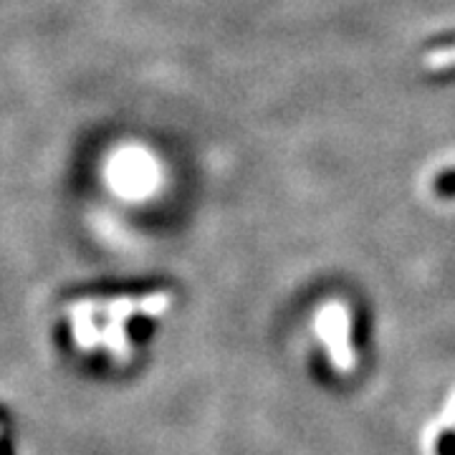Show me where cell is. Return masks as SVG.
Instances as JSON below:
<instances>
[{
	"instance_id": "1",
	"label": "cell",
	"mask_w": 455,
	"mask_h": 455,
	"mask_svg": "<svg viewBox=\"0 0 455 455\" xmlns=\"http://www.w3.org/2000/svg\"><path fill=\"white\" fill-rule=\"evenodd\" d=\"M107 178H109V185L119 196L140 197L152 190L155 167L145 155H140L134 149H124L112 160L109 170H107Z\"/></svg>"
},
{
	"instance_id": "2",
	"label": "cell",
	"mask_w": 455,
	"mask_h": 455,
	"mask_svg": "<svg viewBox=\"0 0 455 455\" xmlns=\"http://www.w3.org/2000/svg\"><path fill=\"white\" fill-rule=\"evenodd\" d=\"M334 324H326L329 329V352H331V359H334V364L339 367V370H352V349H349V344H347V316H344V311L334 309Z\"/></svg>"
},
{
	"instance_id": "3",
	"label": "cell",
	"mask_w": 455,
	"mask_h": 455,
	"mask_svg": "<svg viewBox=\"0 0 455 455\" xmlns=\"http://www.w3.org/2000/svg\"><path fill=\"white\" fill-rule=\"evenodd\" d=\"M433 190H435L440 197H455V167L453 170L440 172L438 178H435V182H433Z\"/></svg>"
},
{
	"instance_id": "4",
	"label": "cell",
	"mask_w": 455,
	"mask_h": 455,
	"mask_svg": "<svg viewBox=\"0 0 455 455\" xmlns=\"http://www.w3.org/2000/svg\"><path fill=\"white\" fill-rule=\"evenodd\" d=\"M440 455H455V433H448L440 440Z\"/></svg>"
}]
</instances>
